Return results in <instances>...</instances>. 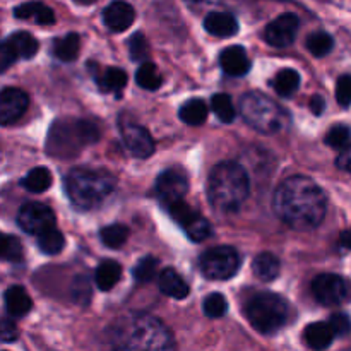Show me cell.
Here are the masks:
<instances>
[{"label": "cell", "mask_w": 351, "mask_h": 351, "mask_svg": "<svg viewBox=\"0 0 351 351\" xmlns=\"http://www.w3.org/2000/svg\"><path fill=\"white\" fill-rule=\"evenodd\" d=\"M201 269L208 280L225 281L235 276L240 269V256L233 247L221 245L209 249L201 257Z\"/></svg>", "instance_id": "ba28073f"}, {"label": "cell", "mask_w": 351, "mask_h": 351, "mask_svg": "<svg viewBox=\"0 0 351 351\" xmlns=\"http://www.w3.org/2000/svg\"><path fill=\"white\" fill-rule=\"evenodd\" d=\"M281 264L274 254L271 252H263L254 259L252 263V271L261 281H273L280 276Z\"/></svg>", "instance_id": "cb8c5ba5"}, {"label": "cell", "mask_w": 351, "mask_h": 351, "mask_svg": "<svg viewBox=\"0 0 351 351\" xmlns=\"http://www.w3.org/2000/svg\"><path fill=\"white\" fill-rule=\"evenodd\" d=\"M72 297L77 304L86 305L91 298V281L88 276H77L72 285Z\"/></svg>", "instance_id": "60d3db41"}, {"label": "cell", "mask_w": 351, "mask_h": 351, "mask_svg": "<svg viewBox=\"0 0 351 351\" xmlns=\"http://www.w3.org/2000/svg\"><path fill=\"white\" fill-rule=\"evenodd\" d=\"M245 315L250 326L263 335H274L288 321L290 307L287 300L276 293H259L247 304Z\"/></svg>", "instance_id": "52a82bcc"}, {"label": "cell", "mask_w": 351, "mask_h": 351, "mask_svg": "<svg viewBox=\"0 0 351 351\" xmlns=\"http://www.w3.org/2000/svg\"><path fill=\"white\" fill-rule=\"evenodd\" d=\"M312 293L319 304L326 307H336L351 302V281L338 274H319L312 281Z\"/></svg>", "instance_id": "9c48e42d"}, {"label": "cell", "mask_w": 351, "mask_h": 351, "mask_svg": "<svg viewBox=\"0 0 351 351\" xmlns=\"http://www.w3.org/2000/svg\"><path fill=\"white\" fill-rule=\"evenodd\" d=\"M273 206L276 215L298 232L314 230L321 225L328 209L324 191L307 177H291L274 192Z\"/></svg>", "instance_id": "6da1fadb"}, {"label": "cell", "mask_w": 351, "mask_h": 351, "mask_svg": "<svg viewBox=\"0 0 351 351\" xmlns=\"http://www.w3.org/2000/svg\"><path fill=\"white\" fill-rule=\"evenodd\" d=\"M110 351H177L170 329L147 314H129L110 326Z\"/></svg>", "instance_id": "7a4b0ae2"}, {"label": "cell", "mask_w": 351, "mask_h": 351, "mask_svg": "<svg viewBox=\"0 0 351 351\" xmlns=\"http://www.w3.org/2000/svg\"><path fill=\"white\" fill-rule=\"evenodd\" d=\"M120 134H122V141L125 147L136 158H149L154 153L153 137L139 123L122 120L120 122Z\"/></svg>", "instance_id": "5bb4252c"}, {"label": "cell", "mask_w": 351, "mask_h": 351, "mask_svg": "<svg viewBox=\"0 0 351 351\" xmlns=\"http://www.w3.org/2000/svg\"><path fill=\"white\" fill-rule=\"evenodd\" d=\"M29 105V98L23 89L5 88L0 91V125L17 122Z\"/></svg>", "instance_id": "9a60e30c"}, {"label": "cell", "mask_w": 351, "mask_h": 351, "mask_svg": "<svg viewBox=\"0 0 351 351\" xmlns=\"http://www.w3.org/2000/svg\"><path fill=\"white\" fill-rule=\"evenodd\" d=\"M180 120L187 125H201L208 119V105L202 99L194 98L184 103L180 108Z\"/></svg>", "instance_id": "83f0119b"}, {"label": "cell", "mask_w": 351, "mask_h": 351, "mask_svg": "<svg viewBox=\"0 0 351 351\" xmlns=\"http://www.w3.org/2000/svg\"><path fill=\"white\" fill-rule=\"evenodd\" d=\"M341 243L346 247V249L351 250V228L346 230V232H343V235H341Z\"/></svg>", "instance_id": "c3c4849f"}, {"label": "cell", "mask_w": 351, "mask_h": 351, "mask_svg": "<svg viewBox=\"0 0 351 351\" xmlns=\"http://www.w3.org/2000/svg\"><path fill=\"white\" fill-rule=\"evenodd\" d=\"M65 245V239L58 230L50 228L45 233L38 235V247L43 254L47 256H57L58 252H62Z\"/></svg>", "instance_id": "d6a6232c"}, {"label": "cell", "mask_w": 351, "mask_h": 351, "mask_svg": "<svg viewBox=\"0 0 351 351\" xmlns=\"http://www.w3.org/2000/svg\"><path fill=\"white\" fill-rule=\"evenodd\" d=\"M158 267H160V264H158L156 257H143V259L136 264V267H134V278H136L137 283H149V281H153L154 276L158 274Z\"/></svg>", "instance_id": "d590c367"}, {"label": "cell", "mask_w": 351, "mask_h": 351, "mask_svg": "<svg viewBox=\"0 0 351 351\" xmlns=\"http://www.w3.org/2000/svg\"><path fill=\"white\" fill-rule=\"evenodd\" d=\"M117 187V178L106 170L74 168L65 177V192L72 204L79 209L96 208Z\"/></svg>", "instance_id": "277c9868"}, {"label": "cell", "mask_w": 351, "mask_h": 351, "mask_svg": "<svg viewBox=\"0 0 351 351\" xmlns=\"http://www.w3.org/2000/svg\"><path fill=\"white\" fill-rule=\"evenodd\" d=\"M168 211L173 216L175 221L180 225V228L187 233L189 239L194 240V242H202L211 235V225H209L208 219L202 218L194 208L185 204L184 201L168 206Z\"/></svg>", "instance_id": "30bf717a"}, {"label": "cell", "mask_w": 351, "mask_h": 351, "mask_svg": "<svg viewBox=\"0 0 351 351\" xmlns=\"http://www.w3.org/2000/svg\"><path fill=\"white\" fill-rule=\"evenodd\" d=\"M95 79L98 82L99 89L106 93H120L127 86L125 71L117 67H108L101 72L95 69Z\"/></svg>", "instance_id": "603a6c76"}, {"label": "cell", "mask_w": 351, "mask_h": 351, "mask_svg": "<svg viewBox=\"0 0 351 351\" xmlns=\"http://www.w3.org/2000/svg\"><path fill=\"white\" fill-rule=\"evenodd\" d=\"M160 290L161 293H165L167 297L175 298V300H184L191 293V288H189L187 281L180 276L175 269L167 267L160 273Z\"/></svg>", "instance_id": "d6986e66"}, {"label": "cell", "mask_w": 351, "mask_h": 351, "mask_svg": "<svg viewBox=\"0 0 351 351\" xmlns=\"http://www.w3.org/2000/svg\"><path fill=\"white\" fill-rule=\"evenodd\" d=\"M219 65L225 71V74L240 77V75H245L250 71V58L247 55L245 48L235 45V47H228L221 51Z\"/></svg>", "instance_id": "e0dca14e"}, {"label": "cell", "mask_w": 351, "mask_h": 351, "mask_svg": "<svg viewBox=\"0 0 351 351\" xmlns=\"http://www.w3.org/2000/svg\"><path fill=\"white\" fill-rule=\"evenodd\" d=\"M16 60H17L16 51L12 50V47H10L9 43H7V40L2 41V43H0V74L5 72Z\"/></svg>", "instance_id": "f6af8a7d"}, {"label": "cell", "mask_w": 351, "mask_h": 351, "mask_svg": "<svg viewBox=\"0 0 351 351\" xmlns=\"http://www.w3.org/2000/svg\"><path fill=\"white\" fill-rule=\"evenodd\" d=\"M98 139V127L89 120H57L48 130L47 153L55 158H74Z\"/></svg>", "instance_id": "5b68a950"}, {"label": "cell", "mask_w": 351, "mask_h": 351, "mask_svg": "<svg viewBox=\"0 0 351 351\" xmlns=\"http://www.w3.org/2000/svg\"><path fill=\"white\" fill-rule=\"evenodd\" d=\"M99 239L105 245L112 247V249H119L129 239V228L123 225H110L99 232Z\"/></svg>", "instance_id": "e575fe53"}, {"label": "cell", "mask_w": 351, "mask_h": 351, "mask_svg": "<svg viewBox=\"0 0 351 351\" xmlns=\"http://www.w3.org/2000/svg\"><path fill=\"white\" fill-rule=\"evenodd\" d=\"M129 51L130 58L134 62H147V55H149V45H147L146 36L143 33H134L129 40Z\"/></svg>", "instance_id": "f35d334b"}, {"label": "cell", "mask_w": 351, "mask_h": 351, "mask_svg": "<svg viewBox=\"0 0 351 351\" xmlns=\"http://www.w3.org/2000/svg\"><path fill=\"white\" fill-rule=\"evenodd\" d=\"M103 21L113 33H122L129 29L136 21V9L125 0H113L103 10Z\"/></svg>", "instance_id": "2e32d148"}, {"label": "cell", "mask_w": 351, "mask_h": 351, "mask_svg": "<svg viewBox=\"0 0 351 351\" xmlns=\"http://www.w3.org/2000/svg\"><path fill=\"white\" fill-rule=\"evenodd\" d=\"M336 165H338L341 170L350 171L351 173V147H348V149H345L341 154H339V158L336 160Z\"/></svg>", "instance_id": "bcb514c9"}, {"label": "cell", "mask_w": 351, "mask_h": 351, "mask_svg": "<svg viewBox=\"0 0 351 351\" xmlns=\"http://www.w3.org/2000/svg\"><path fill=\"white\" fill-rule=\"evenodd\" d=\"M304 339L305 343H307L308 348L315 351H322L331 346L332 339H335V335H332L328 322H314V324L305 328Z\"/></svg>", "instance_id": "7402d4cb"}, {"label": "cell", "mask_w": 351, "mask_h": 351, "mask_svg": "<svg viewBox=\"0 0 351 351\" xmlns=\"http://www.w3.org/2000/svg\"><path fill=\"white\" fill-rule=\"evenodd\" d=\"M298 29H300V19L297 14H281L266 26L264 40L274 48H287L295 41Z\"/></svg>", "instance_id": "4fadbf2b"}, {"label": "cell", "mask_w": 351, "mask_h": 351, "mask_svg": "<svg viewBox=\"0 0 351 351\" xmlns=\"http://www.w3.org/2000/svg\"><path fill=\"white\" fill-rule=\"evenodd\" d=\"M23 187L29 192H45L51 185V173L45 167L33 168L26 177L23 178Z\"/></svg>", "instance_id": "4dcf8cb0"}, {"label": "cell", "mask_w": 351, "mask_h": 351, "mask_svg": "<svg viewBox=\"0 0 351 351\" xmlns=\"http://www.w3.org/2000/svg\"><path fill=\"white\" fill-rule=\"evenodd\" d=\"M75 3H81V5H91V3H95L96 0H74Z\"/></svg>", "instance_id": "681fc988"}, {"label": "cell", "mask_w": 351, "mask_h": 351, "mask_svg": "<svg viewBox=\"0 0 351 351\" xmlns=\"http://www.w3.org/2000/svg\"><path fill=\"white\" fill-rule=\"evenodd\" d=\"M305 47L311 51L314 57H326L329 51L335 47V40L329 33L326 31H315V33L308 34L307 41H305Z\"/></svg>", "instance_id": "1f68e13d"}, {"label": "cell", "mask_w": 351, "mask_h": 351, "mask_svg": "<svg viewBox=\"0 0 351 351\" xmlns=\"http://www.w3.org/2000/svg\"><path fill=\"white\" fill-rule=\"evenodd\" d=\"M136 81L141 88L147 89V91H156L163 84V77H161V74L158 72L156 65L153 62H144V64H141V67L137 69Z\"/></svg>", "instance_id": "f546056e"}, {"label": "cell", "mask_w": 351, "mask_h": 351, "mask_svg": "<svg viewBox=\"0 0 351 351\" xmlns=\"http://www.w3.org/2000/svg\"><path fill=\"white\" fill-rule=\"evenodd\" d=\"M204 29L218 38H230L239 33V21L230 12H209L204 17Z\"/></svg>", "instance_id": "ac0fdd59"}, {"label": "cell", "mask_w": 351, "mask_h": 351, "mask_svg": "<svg viewBox=\"0 0 351 351\" xmlns=\"http://www.w3.org/2000/svg\"><path fill=\"white\" fill-rule=\"evenodd\" d=\"M324 108H326L324 98H322V96H319V95L312 96V99H311L312 113H314V115H321V113L324 112Z\"/></svg>", "instance_id": "7dc6e473"}, {"label": "cell", "mask_w": 351, "mask_h": 351, "mask_svg": "<svg viewBox=\"0 0 351 351\" xmlns=\"http://www.w3.org/2000/svg\"><path fill=\"white\" fill-rule=\"evenodd\" d=\"M328 326L335 336H346L351 331V319L346 314H332Z\"/></svg>", "instance_id": "7bdbcfd3"}, {"label": "cell", "mask_w": 351, "mask_h": 351, "mask_svg": "<svg viewBox=\"0 0 351 351\" xmlns=\"http://www.w3.org/2000/svg\"><path fill=\"white\" fill-rule=\"evenodd\" d=\"M81 48V36L77 33H69L53 41V55L62 62H74Z\"/></svg>", "instance_id": "4316f807"}, {"label": "cell", "mask_w": 351, "mask_h": 351, "mask_svg": "<svg viewBox=\"0 0 351 351\" xmlns=\"http://www.w3.org/2000/svg\"><path fill=\"white\" fill-rule=\"evenodd\" d=\"M273 88L278 95L288 98L300 88V74L293 69H283L273 79Z\"/></svg>", "instance_id": "f1b7e54d"}, {"label": "cell", "mask_w": 351, "mask_h": 351, "mask_svg": "<svg viewBox=\"0 0 351 351\" xmlns=\"http://www.w3.org/2000/svg\"><path fill=\"white\" fill-rule=\"evenodd\" d=\"M23 257V247L21 242L12 235H5L0 232V259L17 263Z\"/></svg>", "instance_id": "8d00e7d4"}, {"label": "cell", "mask_w": 351, "mask_h": 351, "mask_svg": "<svg viewBox=\"0 0 351 351\" xmlns=\"http://www.w3.org/2000/svg\"><path fill=\"white\" fill-rule=\"evenodd\" d=\"M189 191L187 175L180 168H168L161 171L156 180V194L163 204L171 206L175 202L184 201Z\"/></svg>", "instance_id": "7c38bea8"}, {"label": "cell", "mask_w": 351, "mask_h": 351, "mask_svg": "<svg viewBox=\"0 0 351 351\" xmlns=\"http://www.w3.org/2000/svg\"><path fill=\"white\" fill-rule=\"evenodd\" d=\"M14 16L17 19H26L34 21L38 24H53L55 23V14L50 7H47L41 2H26L21 3L14 9Z\"/></svg>", "instance_id": "ffe728a7"}, {"label": "cell", "mask_w": 351, "mask_h": 351, "mask_svg": "<svg viewBox=\"0 0 351 351\" xmlns=\"http://www.w3.org/2000/svg\"><path fill=\"white\" fill-rule=\"evenodd\" d=\"M17 223L29 235H41L47 230L53 228L55 215L47 204L41 202H27L19 209Z\"/></svg>", "instance_id": "8fae6325"}, {"label": "cell", "mask_w": 351, "mask_h": 351, "mask_svg": "<svg viewBox=\"0 0 351 351\" xmlns=\"http://www.w3.org/2000/svg\"><path fill=\"white\" fill-rule=\"evenodd\" d=\"M7 43L16 51L17 58H33L38 53V48H40L36 38L33 34L26 33V31H17V33L10 34L7 38Z\"/></svg>", "instance_id": "484cf974"}, {"label": "cell", "mask_w": 351, "mask_h": 351, "mask_svg": "<svg viewBox=\"0 0 351 351\" xmlns=\"http://www.w3.org/2000/svg\"><path fill=\"white\" fill-rule=\"evenodd\" d=\"M336 99L341 106L351 105V75L345 74L338 79L336 82Z\"/></svg>", "instance_id": "b9f144b4"}, {"label": "cell", "mask_w": 351, "mask_h": 351, "mask_svg": "<svg viewBox=\"0 0 351 351\" xmlns=\"http://www.w3.org/2000/svg\"><path fill=\"white\" fill-rule=\"evenodd\" d=\"M3 300H5L7 314H10L12 317H23L33 307L31 297L23 287H10L3 295Z\"/></svg>", "instance_id": "44dd1931"}, {"label": "cell", "mask_w": 351, "mask_h": 351, "mask_svg": "<svg viewBox=\"0 0 351 351\" xmlns=\"http://www.w3.org/2000/svg\"><path fill=\"white\" fill-rule=\"evenodd\" d=\"M250 192V178L239 163L225 161L213 168L208 180V199L219 213H235Z\"/></svg>", "instance_id": "3957f363"}, {"label": "cell", "mask_w": 351, "mask_h": 351, "mask_svg": "<svg viewBox=\"0 0 351 351\" xmlns=\"http://www.w3.org/2000/svg\"><path fill=\"white\" fill-rule=\"evenodd\" d=\"M122 278V266L115 261H105L98 266L95 273V283L99 290L108 291L115 287Z\"/></svg>", "instance_id": "d4e9b609"}, {"label": "cell", "mask_w": 351, "mask_h": 351, "mask_svg": "<svg viewBox=\"0 0 351 351\" xmlns=\"http://www.w3.org/2000/svg\"><path fill=\"white\" fill-rule=\"evenodd\" d=\"M326 144L335 149H348L351 147V129L346 125H335L326 136Z\"/></svg>", "instance_id": "74e56055"}, {"label": "cell", "mask_w": 351, "mask_h": 351, "mask_svg": "<svg viewBox=\"0 0 351 351\" xmlns=\"http://www.w3.org/2000/svg\"><path fill=\"white\" fill-rule=\"evenodd\" d=\"M19 338V329L10 319H0V341L12 343Z\"/></svg>", "instance_id": "ee69618b"}, {"label": "cell", "mask_w": 351, "mask_h": 351, "mask_svg": "<svg viewBox=\"0 0 351 351\" xmlns=\"http://www.w3.org/2000/svg\"><path fill=\"white\" fill-rule=\"evenodd\" d=\"M211 108L223 123H232L235 120V108H233L232 98L225 93H218V95L213 96Z\"/></svg>", "instance_id": "836d02e7"}, {"label": "cell", "mask_w": 351, "mask_h": 351, "mask_svg": "<svg viewBox=\"0 0 351 351\" xmlns=\"http://www.w3.org/2000/svg\"><path fill=\"white\" fill-rule=\"evenodd\" d=\"M242 117L252 129L263 134H276L287 129L290 115L263 93H249L242 99Z\"/></svg>", "instance_id": "8992f818"}, {"label": "cell", "mask_w": 351, "mask_h": 351, "mask_svg": "<svg viewBox=\"0 0 351 351\" xmlns=\"http://www.w3.org/2000/svg\"><path fill=\"white\" fill-rule=\"evenodd\" d=\"M204 314L211 319L223 317L228 312V302L225 300L221 293H211L204 300Z\"/></svg>", "instance_id": "ab89813d"}]
</instances>
